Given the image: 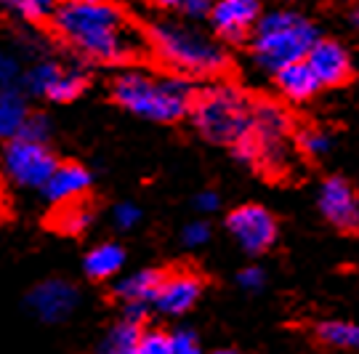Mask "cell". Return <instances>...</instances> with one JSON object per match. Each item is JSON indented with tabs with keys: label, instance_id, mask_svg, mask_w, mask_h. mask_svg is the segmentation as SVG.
Wrapping results in <instances>:
<instances>
[{
	"label": "cell",
	"instance_id": "cell-10",
	"mask_svg": "<svg viewBox=\"0 0 359 354\" xmlns=\"http://www.w3.org/2000/svg\"><path fill=\"white\" fill-rule=\"evenodd\" d=\"M320 211L341 232H357L359 229V202L346 178L333 176L322 184Z\"/></svg>",
	"mask_w": 359,
	"mask_h": 354
},
{
	"label": "cell",
	"instance_id": "cell-31",
	"mask_svg": "<svg viewBox=\"0 0 359 354\" xmlns=\"http://www.w3.org/2000/svg\"><path fill=\"white\" fill-rule=\"evenodd\" d=\"M208 237H210V229H208L205 221H192L184 227V242L189 248H197V245H205Z\"/></svg>",
	"mask_w": 359,
	"mask_h": 354
},
{
	"label": "cell",
	"instance_id": "cell-4",
	"mask_svg": "<svg viewBox=\"0 0 359 354\" xmlns=\"http://www.w3.org/2000/svg\"><path fill=\"white\" fill-rule=\"evenodd\" d=\"M320 40L314 25L293 11H274L261 16L256 22V38H253V56L256 62L280 72L283 67L306 59L309 48Z\"/></svg>",
	"mask_w": 359,
	"mask_h": 354
},
{
	"label": "cell",
	"instance_id": "cell-25",
	"mask_svg": "<svg viewBox=\"0 0 359 354\" xmlns=\"http://www.w3.org/2000/svg\"><path fill=\"white\" fill-rule=\"evenodd\" d=\"M16 139H25V141H35V144H48L51 139V120L46 114H32L25 120V126L19 131Z\"/></svg>",
	"mask_w": 359,
	"mask_h": 354
},
{
	"label": "cell",
	"instance_id": "cell-37",
	"mask_svg": "<svg viewBox=\"0 0 359 354\" xmlns=\"http://www.w3.org/2000/svg\"><path fill=\"white\" fill-rule=\"evenodd\" d=\"M351 22L359 27V8H354V11H351Z\"/></svg>",
	"mask_w": 359,
	"mask_h": 354
},
{
	"label": "cell",
	"instance_id": "cell-3",
	"mask_svg": "<svg viewBox=\"0 0 359 354\" xmlns=\"http://www.w3.org/2000/svg\"><path fill=\"white\" fill-rule=\"evenodd\" d=\"M154 53L179 75L208 77L218 75L229 67V56L218 43L203 35L200 29L184 25H154L149 29Z\"/></svg>",
	"mask_w": 359,
	"mask_h": 354
},
{
	"label": "cell",
	"instance_id": "cell-21",
	"mask_svg": "<svg viewBox=\"0 0 359 354\" xmlns=\"http://www.w3.org/2000/svg\"><path fill=\"white\" fill-rule=\"evenodd\" d=\"M65 72V67L56 62H38L35 67H29L25 75V91L32 96H48L53 88V83L59 80V75Z\"/></svg>",
	"mask_w": 359,
	"mask_h": 354
},
{
	"label": "cell",
	"instance_id": "cell-23",
	"mask_svg": "<svg viewBox=\"0 0 359 354\" xmlns=\"http://www.w3.org/2000/svg\"><path fill=\"white\" fill-rule=\"evenodd\" d=\"M88 86V75L86 72H80V70H65L59 80L53 83L51 93L46 96V99L51 101H59V104H67V101H75L83 91Z\"/></svg>",
	"mask_w": 359,
	"mask_h": 354
},
{
	"label": "cell",
	"instance_id": "cell-30",
	"mask_svg": "<svg viewBox=\"0 0 359 354\" xmlns=\"http://www.w3.org/2000/svg\"><path fill=\"white\" fill-rule=\"evenodd\" d=\"M16 77H19V64H16V59L8 56V53H0V91L13 88Z\"/></svg>",
	"mask_w": 359,
	"mask_h": 354
},
{
	"label": "cell",
	"instance_id": "cell-27",
	"mask_svg": "<svg viewBox=\"0 0 359 354\" xmlns=\"http://www.w3.org/2000/svg\"><path fill=\"white\" fill-rule=\"evenodd\" d=\"M298 144L306 155L320 157V155H327V150H330V133H325L320 128H309L298 136Z\"/></svg>",
	"mask_w": 359,
	"mask_h": 354
},
{
	"label": "cell",
	"instance_id": "cell-15",
	"mask_svg": "<svg viewBox=\"0 0 359 354\" xmlns=\"http://www.w3.org/2000/svg\"><path fill=\"white\" fill-rule=\"evenodd\" d=\"M160 282H163V272L142 269V272H133L130 277L120 280L115 285V293L123 303H144V306H149V303H154Z\"/></svg>",
	"mask_w": 359,
	"mask_h": 354
},
{
	"label": "cell",
	"instance_id": "cell-1",
	"mask_svg": "<svg viewBox=\"0 0 359 354\" xmlns=\"http://www.w3.org/2000/svg\"><path fill=\"white\" fill-rule=\"evenodd\" d=\"M51 25L69 48L99 64L128 62L142 46L123 11L107 0L62 3L51 13Z\"/></svg>",
	"mask_w": 359,
	"mask_h": 354
},
{
	"label": "cell",
	"instance_id": "cell-35",
	"mask_svg": "<svg viewBox=\"0 0 359 354\" xmlns=\"http://www.w3.org/2000/svg\"><path fill=\"white\" fill-rule=\"evenodd\" d=\"M6 216V187H3V178H0V221Z\"/></svg>",
	"mask_w": 359,
	"mask_h": 354
},
{
	"label": "cell",
	"instance_id": "cell-6",
	"mask_svg": "<svg viewBox=\"0 0 359 354\" xmlns=\"http://www.w3.org/2000/svg\"><path fill=\"white\" fill-rule=\"evenodd\" d=\"M253 150L256 165H264L274 173H283L290 163V117L274 101L250 104V126L245 133Z\"/></svg>",
	"mask_w": 359,
	"mask_h": 354
},
{
	"label": "cell",
	"instance_id": "cell-19",
	"mask_svg": "<svg viewBox=\"0 0 359 354\" xmlns=\"http://www.w3.org/2000/svg\"><path fill=\"white\" fill-rule=\"evenodd\" d=\"M27 117H29V110L22 91H0V139H16Z\"/></svg>",
	"mask_w": 359,
	"mask_h": 354
},
{
	"label": "cell",
	"instance_id": "cell-14",
	"mask_svg": "<svg viewBox=\"0 0 359 354\" xmlns=\"http://www.w3.org/2000/svg\"><path fill=\"white\" fill-rule=\"evenodd\" d=\"M90 184H93V176L80 163H59L56 171L51 173V178L46 181L43 192H46V197L53 205H62V202H72L86 197Z\"/></svg>",
	"mask_w": 359,
	"mask_h": 354
},
{
	"label": "cell",
	"instance_id": "cell-8",
	"mask_svg": "<svg viewBox=\"0 0 359 354\" xmlns=\"http://www.w3.org/2000/svg\"><path fill=\"white\" fill-rule=\"evenodd\" d=\"M226 227L248 253H264L277 240V221L261 205H243V208L231 211Z\"/></svg>",
	"mask_w": 359,
	"mask_h": 354
},
{
	"label": "cell",
	"instance_id": "cell-12",
	"mask_svg": "<svg viewBox=\"0 0 359 354\" xmlns=\"http://www.w3.org/2000/svg\"><path fill=\"white\" fill-rule=\"evenodd\" d=\"M309 70L320 80V86H344L351 77V59L348 51L335 40H317L309 48L306 59Z\"/></svg>",
	"mask_w": 359,
	"mask_h": 354
},
{
	"label": "cell",
	"instance_id": "cell-38",
	"mask_svg": "<svg viewBox=\"0 0 359 354\" xmlns=\"http://www.w3.org/2000/svg\"><path fill=\"white\" fill-rule=\"evenodd\" d=\"M213 354H240V352H234V349H218V352Z\"/></svg>",
	"mask_w": 359,
	"mask_h": 354
},
{
	"label": "cell",
	"instance_id": "cell-7",
	"mask_svg": "<svg viewBox=\"0 0 359 354\" xmlns=\"http://www.w3.org/2000/svg\"><path fill=\"white\" fill-rule=\"evenodd\" d=\"M56 155L48 150V144H35V141L11 139L3 152V168L6 176L13 184L27 187V190H43L46 181L56 171Z\"/></svg>",
	"mask_w": 359,
	"mask_h": 354
},
{
	"label": "cell",
	"instance_id": "cell-18",
	"mask_svg": "<svg viewBox=\"0 0 359 354\" xmlns=\"http://www.w3.org/2000/svg\"><path fill=\"white\" fill-rule=\"evenodd\" d=\"M90 221H93V211H90V205L83 197L80 200H72V202H62V205H56V211L51 214V224L59 235H80V232H86L90 227Z\"/></svg>",
	"mask_w": 359,
	"mask_h": 354
},
{
	"label": "cell",
	"instance_id": "cell-34",
	"mask_svg": "<svg viewBox=\"0 0 359 354\" xmlns=\"http://www.w3.org/2000/svg\"><path fill=\"white\" fill-rule=\"evenodd\" d=\"M194 205H197V211H203V214H213L218 208V195L216 192H200V195L194 197Z\"/></svg>",
	"mask_w": 359,
	"mask_h": 354
},
{
	"label": "cell",
	"instance_id": "cell-5",
	"mask_svg": "<svg viewBox=\"0 0 359 354\" xmlns=\"http://www.w3.org/2000/svg\"><path fill=\"white\" fill-rule=\"evenodd\" d=\"M189 112L197 131L216 144L240 141L250 126V101L234 86H213L194 93Z\"/></svg>",
	"mask_w": 359,
	"mask_h": 354
},
{
	"label": "cell",
	"instance_id": "cell-17",
	"mask_svg": "<svg viewBox=\"0 0 359 354\" xmlns=\"http://www.w3.org/2000/svg\"><path fill=\"white\" fill-rule=\"evenodd\" d=\"M126 264V251L117 245V242H102L96 245L93 251H88L86 261H83V269L90 280H107L115 277L117 272Z\"/></svg>",
	"mask_w": 359,
	"mask_h": 354
},
{
	"label": "cell",
	"instance_id": "cell-29",
	"mask_svg": "<svg viewBox=\"0 0 359 354\" xmlns=\"http://www.w3.org/2000/svg\"><path fill=\"white\" fill-rule=\"evenodd\" d=\"M112 218H115V224L120 229H130L139 224V218H142V211L133 205V202H120L115 208V214H112Z\"/></svg>",
	"mask_w": 359,
	"mask_h": 354
},
{
	"label": "cell",
	"instance_id": "cell-22",
	"mask_svg": "<svg viewBox=\"0 0 359 354\" xmlns=\"http://www.w3.org/2000/svg\"><path fill=\"white\" fill-rule=\"evenodd\" d=\"M139 336H142L139 325L123 320V322H117L115 328L109 330V336H107V341H104L99 354H133Z\"/></svg>",
	"mask_w": 359,
	"mask_h": 354
},
{
	"label": "cell",
	"instance_id": "cell-33",
	"mask_svg": "<svg viewBox=\"0 0 359 354\" xmlns=\"http://www.w3.org/2000/svg\"><path fill=\"white\" fill-rule=\"evenodd\" d=\"M240 285H243L245 291H258L261 285H264V272L258 269V266H248V269H243L240 272Z\"/></svg>",
	"mask_w": 359,
	"mask_h": 354
},
{
	"label": "cell",
	"instance_id": "cell-32",
	"mask_svg": "<svg viewBox=\"0 0 359 354\" xmlns=\"http://www.w3.org/2000/svg\"><path fill=\"white\" fill-rule=\"evenodd\" d=\"M181 8L189 19H205L213 11V0H184Z\"/></svg>",
	"mask_w": 359,
	"mask_h": 354
},
{
	"label": "cell",
	"instance_id": "cell-20",
	"mask_svg": "<svg viewBox=\"0 0 359 354\" xmlns=\"http://www.w3.org/2000/svg\"><path fill=\"white\" fill-rule=\"evenodd\" d=\"M317 336L327 346L359 352V322H322L317 328Z\"/></svg>",
	"mask_w": 359,
	"mask_h": 354
},
{
	"label": "cell",
	"instance_id": "cell-11",
	"mask_svg": "<svg viewBox=\"0 0 359 354\" xmlns=\"http://www.w3.org/2000/svg\"><path fill=\"white\" fill-rule=\"evenodd\" d=\"M213 29L229 43H240L261 19L258 0H216L213 3Z\"/></svg>",
	"mask_w": 359,
	"mask_h": 354
},
{
	"label": "cell",
	"instance_id": "cell-28",
	"mask_svg": "<svg viewBox=\"0 0 359 354\" xmlns=\"http://www.w3.org/2000/svg\"><path fill=\"white\" fill-rule=\"evenodd\" d=\"M170 354H203L192 330H176L170 336Z\"/></svg>",
	"mask_w": 359,
	"mask_h": 354
},
{
	"label": "cell",
	"instance_id": "cell-13",
	"mask_svg": "<svg viewBox=\"0 0 359 354\" xmlns=\"http://www.w3.org/2000/svg\"><path fill=\"white\" fill-rule=\"evenodd\" d=\"M200 293H203V280L194 272H176L170 277H163L154 296V306L163 315H184L197 303Z\"/></svg>",
	"mask_w": 359,
	"mask_h": 354
},
{
	"label": "cell",
	"instance_id": "cell-16",
	"mask_svg": "<svg viewBox=\"0 0 359 354\" xmlns=\"http://www.w3.org/2000/svg\"><path fill=\"white\" fill-rule=\"evenodd\" d=\"M274 75H277V86H280V91L293 101L311 99V96L322 88L320 80L314 77V72L309 70L306 62L287 64V67H283V70L274 72Z\"/></svg>",
	"mask_w": 359,
	"mask_h": 354
},
{
	"label": "cell",
	"instance_id": "cell-9",
	"mask_svg": "<svg viewBox=\"0 0 359 354\" xmlns=\"http://www.w3.org/2000/svg\"><path fill=\"white\" fill-rule=\"evenodd\" d=\"M80 293L72 282L67 280H46L35 285L29 296H27V306L29 312L43 320V322H62L75 312Z\"/></svg>",
	"mask_w": 359,
	"mask_h": 354
},
{
	"label": "cell",
	"instance_id": "cell-26",
	"mask_svg": "<svg viewBox=\"0 0 359 354\" xmlns=\"http://www.w3.org/2000/svg\"><path fill=\"white\" fill-rule=\"evenodd\" d=\"M133 354H170V336L163 330H147L139 336Z\"/></svg>",
	"mask_w": 359,
	"mask_h": 354
},
{
	"label": "cell",
	"instance_id": "cell-24",
	"mask_svg": "<svg viewBox=\"0 0 359 354\" xmlns=\"http://www.w3.org/2000/svg\"><path fill=\"white\" fill-rule=\"evenodd\" d=\"M0 6L11 8L13 13H19L22 19H29V22H43L48 19L56 6H62V0H0Z\"/></svg>",
	"mask_w": 359,
	"mask_h": 354
},
{
	"label": "cell",
	"instance_id": "cell-2",
	"mask_svg": "<svg viewBox=\"0 0 359 354\" xmlns=\"http://www.w3.org/2000/svg\"><path fill=\"white\" fill-rule=\"evenodd\" d=\"M112 99L154 123H176L192 110L194 88L187 77H152L147 72H123L112 83Z\"/></svg>",
	"mask_w": 359,
	"mask_h": 354
},
{
	"label": "cell",
	"instance_id": "cell-36",
	"mask_svg": "<svg viewBox=\"0 0 359 354\" xmlns=\"http://www.w3.org/2000/svg\"><path fill=\"white\" fill-rule=\"evenodd\" d=\"M154 3H160V6H168V8H173V6H181L184 0H154Z\"/></svg>",
	"mask_w": 359,
	"mask_h": 354
}]
</instances>
